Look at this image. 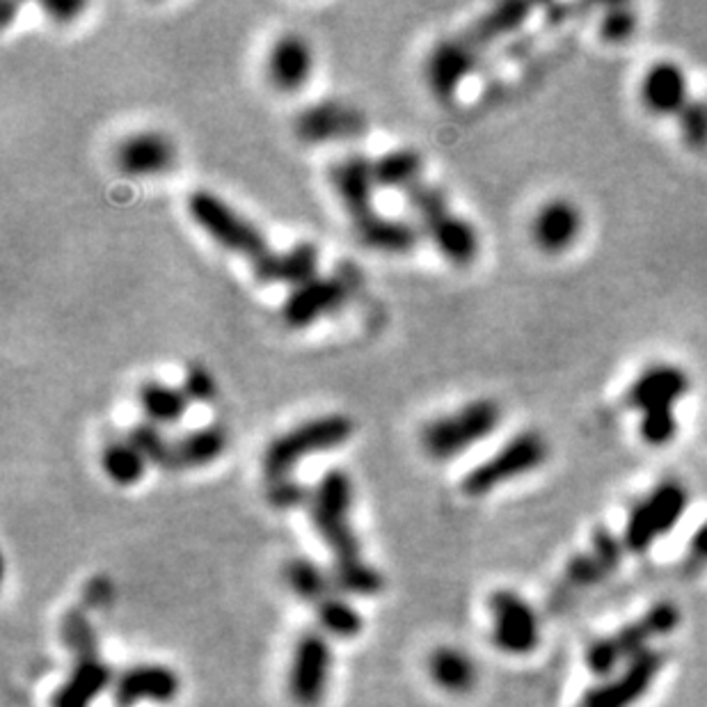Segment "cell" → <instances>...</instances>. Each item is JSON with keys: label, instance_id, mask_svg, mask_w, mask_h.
I'll return each mask as SVG.
<instances>
[{"label": "cell", "instance_id": "obj_1", "mask_svg": "<svg viewBox=\"0 0 707 707\" xmlns=\"http://www.w3.org/2000/svg\"><path fill=\"white\" fill-rule=\"evenodd\" d=\"M680 607L662 600L650 605L639 618L629 621L609 636H600L586 648V666L593 676L609 678L629 659L653 650V644L680 627Z\"/></svg>", "mask_w": 707, "mask_h": 707}, {"label": "cell", "instance_id": "obj_2", "mask_svg": "<svg viewBox=\"0 0 707 707\" xmlns=\"http://www.w3.org/2000/svg\"><path fill=\"white\" fill-rule=\"evenodd\" d=\"M352 500V481L344 470H328L311 490L309 520L335 563L362 559V545L350 520Z\"/></svg>", "mask_w": 707, "mask_h": 707}, {"label": "cell", "instance_id": "obj_3", "mask_svg": "<svg viewBox=\"0 0 707 707\" xmlns=\"http://www.w3.org/2000/svg\"><path fill=\"white\" fill-rule=\"evenodd\" d=\"M352 436V421L344 414H324L275 438L264 451V474L268 481L291 477L309 455L326 453L346 444Z\"/></svg>", "mask_w": 707, "mask_h": 707}, {"label": "cell", "instance_id": "obj_4", "mask_svg": "<svg viewBox=\"0 0 707 707\" xmlns=\"http://www.w3.org/2000/svg\"><path fill=\"white\" fill-rule=\"evenodd\" d=\"M502 408L498 401L477 399L451 414L433 419L421 431V447L433 461H451L500 429Z\"/></svg>", "mask_w": 707, "mask_h": 707}, {"label": "cell", "instance_id": "obj_5", "mask_svg": "<svg viewBox=\"0 0 707 707\" xmlns=\"http://www.w3.org/2000/svg\"><path fill=\"white\" fill-rule=\"evenodd\" d=\"M188 214L195 225L206 232L225 250L257 264L270 253L266 236L234 211L225 199L208 191H195L188 197Z\"/></svg>", "mask_w": 707, "mask_h": 707}, {"label": "cell", "instance_id": "obj_6", "mask_svg": "<svg viewBox=\"0 0 707 707\" xmlns=\"http://www.w3.org/2000/svg\"><path fill=\"white\" fill-rule=\"evenodd\" d=\"M547 455L550 447L539 431H522L494 451L488 461L472 468L461 488L468 498H485L504 483L539 470L547 461Z\"/></svg>", "mask_w": 707, "mask_h": 707}, {"label": "cell", "instance_id": "obj_7", "mask_svg": "<svg viewBox=\"0 0 707 707\" xmlns=\"http://www.w3.org/2000/svg\"><path fill=\"white\" fill-rule=\"evenodd\" d=\"M689 506V492L680 481H664L655 485L636 504L625 522L623 543L629 552L644 554L659 539L674 532Z\"/></svg>", "mask_w": 707, "mask_h": 707}, {"label": "cell", "instance_id": "obj_8", "mask_svg": "<svg viewBox=\"0 0 707 707\" xmlns=\"http://www.w3.org/2000/svg\"><path fill=\"white\" fill-rule=\"evenodd\" d=\"M490 642L504 655H532L541 644L539 612L513 588H494L488 595Z\"/></svg>", "mask_w": 707, "mask_h": 707}, {"label": "cell", "instance_id": "obj_9", "mask_svg": "<svg viewBox=\"0 0 707 707\" xmlns=\"http://www.w3.org/2000/svg\"><path fill=\"white\" fill-rule=\"evenodd\" d=\"M332 646L318 629L303 632L291 650L287 694L298 707H318L326 700L332 676Z\"/></svg>", "mask_w": 707, "mask_h": 707}, {"label": "cell", "instance_id": "obj_10", "mask_svg": "<svg viewBox=\"0 0 707 707\" xmlns=\"http://www.w3.org/2000/svg\"><path fill=\"white\" fill-rule=\"evenodd\" d=\"M666 666V653L653 648L629 659L614 676L591 687L577 707H634L657 683Z\"/></svg>", "mask_w": 707, "mask_h": 707}, {"label": "cell", "instance_id": "obj_11", "mask_svg": "<svg viewBox=\"0 0 707 707\" xmlns=\"http://www.w3.org/2000/svg\"><path fill=\"white\" fill-rule=\"evenodd\" d=\"M352 279L356 277H348L344 270L328 277L316 275L289 294L285 305H281V318H285L289 328L296 330L316 324L318 318L337 311L348 300L352 294Z\"/></svg>", "mask_w": 707, "mask_h": 707}, {"label": "cell", "instance_id": "obj_12", "mask_svg": "<svg viewBox=\"0 0 707 707\" xmlns=\"http://www.w3.org/2000/svg\"><path fill=\"white\" fill-rule=\"evenodd\" d=\"M182 691V678L167 664L143 662L124 668L117 674L111 689L117 707H137L150 705H170Z\"/></svg>", "mask_w": 707, "mask_h": 707}, {"label": "cell", "instance_id": "obj_13", "mask_svg": "<svg viewBox=\"0 0 707 707\" xmlns=\"http://www.w3.org/2000/svg\"><path fill=\"white\" fill-rule=\"evenodd\" d=\"M689 376L676 365H650L634 378L625 395V403L644 414L676 412L678 403L689 392Z\"/></svg>", "mask_w": 707, "mask_h": 707}, {"label": "cell", "instance_id": "obj_14", "mask_svg": "<svg viewBox=\"0 0 707 707\" xmlns=\"http://www.w3.org/2000/svg\"><path fill=\"white\" fill-rule=\"evenodd\" d=\"M625 550L627 547L623 539L614 536L609 529H595L588 550L573 554L568 563H565V571H563L565 586L584 591V588H595L597 584H603L621 568Z\"/></svg>", "mask_w": 707, "mask_h": 707}, {"label": "cell", "instance_id": "obj_15", "mask_svg": "<svg viewBox=\"0 0 707 707\" xmlns=\"http://www.w3.org/2000/svg\"><path fill=\"white\" fill-rule=\"evenodd\" d=\"M296 135L303 143L321 145L335 143V140H350L367 131V122L360 111L341 101H318L296 117Z\"/></svg>", "mask_w": 707, "mask_h": 707}, {"label": "cell", "instance_id": "obj_16", "mask_svg": "<svg viewBox=\"0 0 707 707\" xmlns=\"http://www.w3.org/2000/svg\"><path fill=\"white\" fill-rule=\"evenodd\" d=\"M483 53L461 32L458 38L440 42L427 62V81L436 99L451 101L463 85V81L472 74L479 58Z\"/></svg>", "mask_w": 707, "mask_h": 707}, {"label": "cell", "instance_id": "obj_17", "mask_svg": "<svg viewBox=\"0 0 707 707\" xmlns=\"http://www.w3.org/2000/svg\"><path fill=\"white\" fill-rule=\"evenodd\" d=\"M330 184L352 223L371 216L376 211L373 193L378 186L373 176V163H369L365 156H346L332 163Z\"/></svg>", "mask_w": 707, "mask_h": 707}, {"label": "cell", "instance_id": "obj_18", "mask_svg": "<svg viewBox=\"0 0 707 707\" xmlns=\"http://www.w3.org/2000/svg\"><path fill=\"white\" fill-rule=\"evenodd\" d=\"M314 72V51L300 34H281L266 58L268 83L281 94H296Z\"/></svg>", "mask_w": 707, "mask_h": 707}, {"label": "cell", "instance_id": "obj_19", "mask_svg": "<svg viewBox=\"0 0 707 707\" xmlns=\"http://www.w3.org/2000/svg\"><path fill=\"white\" fill-rule=\"evenodd\" d=\"M113 668L101 657L74 662L66 678L55 687L51 707H92L105 691L115 685Z\"/></svg>", "mask_w": 707, "mask_h": 707}, {"label": "cell", "instance_id": "obj_20", "mask_svg": "<svg viewBox=\"0 0 707 707\" xmlns=\"http://www.w3.org/2000/svg\"><path fill=\"white\" fill-rule=\"evenodd\" d=\"M174 145L158 131H143L122 140L115 161L126 176H156L174 165Z\"/></svg>", "mask_w": 707, "mask_h": 707}, {"label": "cell", "instance_id": "obj_21", "mask_svg": "<svg viewBox=\"0 0 707 707\" xmlns=\"http://www.w3.org/2000/svg\"><path fill=\"white\" fill-rule=\"evenodd\" d=\"M318 268V250L311 243H298L289 250L268 253L257 264H253L255 279L262 285H287L300 287L305 281L316 277Z\"/></svg>", "mask_w": 707, "mask_h": 707}, {"label": "cell", "instance_id": "obj_22", "mask_svg": "<svg viewBox=\"0 0 707 707\" xmlns=\"http://www.w3.org/2000/svg\"><path fill=\"white\" fill-rule=\"evenodd\" d=\"M584 221L580 208L568 199H552L539 208L532 223V236L545 253H563L582 234Z\"/></svg>", "mask_w": 707, "mask_h": 707}, {"label": "cell", "instance_id": "obj_23", "mask_svg": "<svg viewBox=\"0 0 707 707\" xmlns=\"http://www.w3.org/2000/svg\"><path fill=\"white\" fill-rule=\"evenodd\" d=\"M646 109L655 115H680L689 99V83L683 69L674 62H657L648 69L642 83Z\"/></svg>", "mask_w": 707, "mask_h": 707}, {"label": "cell", "instance_id": "obj_24", "mask_svg": "<svg viewBox=\"0 0 707 707\" xmlns=\"http://www.w3.org/2000/svg\"><path fill=\"white\" fill-rule=\"evenodd\" d=\"M436 250L453 266H470L479 255V234L463 218L453 214L451 208L442 211L440 216L423 223Z\"/></svg>", "mask_w": 707, "mask_h": 707}, {"label": "cell", "instance_id": "obj_25", "mask_svg": "<svg viewBox=\"0 0 707 707\" xmlns=\"http://www.w3.org/2000/svg\"><path fill=\"white\" fill-rule=\"evenodd\" d=\"M431 683L449 696H468L479 685L474 657L458 646H438L427 662Z\"/></svg>", "mask_w": 707, "mask_h": 707}, {"label": "cell", "instance_id": "obj_26", "mask_svg": "<svg viewBox=\"0 0 707 707\" xmlns=\"http://www.w3.org/2000/svg\"><path fill=\"white\" fill-rule=\"evenodd\" d=\"M356 227L358 238L371 247V250L378 253H387V255H403L410 253L412 247L419 240V232L412 223L401 221V218H392V216H382L378 211H373L371 216L352 223Z\"/></svg>", "mask_w": 707, "mask_h": 707}, {"label": "cell", "instance_id": "obj_27", "mask_svg": "<svg viewBox=\"0 0 707 707\" xmlns=\"http://www.w3.org/2000/svg\"><path fill=\"white\" fill-rule=\"evenodd\" d=\"M532 14V8L526 3H502L492 8L483 17H479L463 34L483 53L492 44L504 40L506 34H513L524 25V21Z\"/></svg>", "mask_w": 707, "mask_h": 707}, {"label": "cell", "instance_id": "obj_28", "mask_svg": "<svg viewBox=\"0 0 707 707\" xmlns=\"http://www.w3.org/2000/svg\"><path fill=\"white\" fill-rule=\"evenodd\" d=\"M176 468L197 470L216 463L227 449V433L221 427H202L176 438Z\"/></svg>", "mask_w": 707, "mask_h": 707}, {"label": "cell", "instance_id": "obj_29", "mask_svg": "<svg viewBox=\"0 0 707 707\" xmlns=\"http://www.w3.org/2000/svg\"><path fill=\"white\" fill-rule=\"evenodd\" d=\"M281 577H285L287 588L309 607H316L318 603H324L328 595L335 593L330 571H324L316 561L305 556L287 561Z\"/></svg>", "mask_w": 707, "mask_h": 707}, {"label": "cell", "instance_id": "obj_30", "mask_svg": "<svg viewBox=\"0 0 707 707\" xmlns=\"http://www.w3.org/2000/svg\"><path fill=\"white\" fill-rule=\"evenodd\" d=\"M137 403H140V410H143V414L147 417V421L156 423V427H170V423L184 419L191 406L184 390H176V387H170L156 380L140 387Z\"/></svg>", "mask_w": 707, "mask_h": 707}, {"label": "cell", "instance_id": "obj_31", "mask_svg": "<svg viewBox=\"0 0 707 707\" xmlns=\"http://www.w3.org/2000/svg\"><path fill=\"white\" fill-rule=\"evenodd\" d=\"M318 632H324L332 639H356V636L365 629V618L360 609L350 603V600L341 593L328 595L324 603L314 607Z\"/></svg>", "mask_w": 707, "mask_h": 707}, {"label": "cell", "instance_id": "obj_32", "mask_svg": "<svg viewBox=\"0 0 707 707\" xmlns=\"http://www.w3.org/2000/svg\"><path fill=\"white\" fill-rule=\"evenodd\" d=\"M332 586L346 597H373L385 588V575L365 556L332 563Z\"/></svg>", "mask_w": 707, "mask_h": 707}, {"label": "cell", "instance_id": "obj_33", "mask_svg": "<svg viewBox=\"0 0 707 707\" xmlns=\"http://www.w3.org/2000/svg\"><path fill=\"white\" fill-rule=\"evenodd\" d=\"M421 165H423L421 156L410 147H401L385 154L373 163L376 186L408 193L421 182Z\"/></svg>", "mask_w": 707, "mask_h": 707}, {"label": "cell", "instance_id": "obj_34", "mask_svg": "<svg viewBox=\"0 0 707 707\" xmlns=\"http://www.w3.org/2000/svg\"><path fill=\"white\" fill-rule=\"evenodd\" d=\"M147 461L129 440L105 444L101 451V470L111 483L120 488H131L143 481Z\"/></svg>", "mask_w": 707, "mask_h": 707}, {"label": "cell", "instance_id": "obj_35", "mask_svg": "<svg viewBox=\"0 0 707 707\" xmlns=\"http://www.w3.org/2000/svg\"><path fill=\"white\" fill-rule=\"evenodd\" d=\"M60 639L74 662L101 657L99 632L83 609L72 607L60 618Z\"/></svg>", "mask_w": 707, "mask_h": 707}, {"label": "cell", "instance_id": "obj_36", "mask_svg": "<svg viewBox=\"0 0 707 707\" xmlns=\"http://www.w3.org/2000/svg\"><path fill=\"white\" fill-rule=\"evenodd\" d=\"M129 442L143 453L150 465L161 470H180L176 468V442L170 440L156 423H135L129 433Z\"/></svg>", "mask_w": 707, "mask_h": 707}, {"label": "cell", "instance_id": "obj_37", "mask_svg": "<svg viewBox=\"0 0 707 707\" xmlns=\"http://www.w3.org/2000/svg\"><path fill=\"white\" fill-rule=\"evenodd\" d=\"M680 133L689 150L703 152L707 150V101L705 99H691L685 111L678 115Z\"/></svg>", "mask_w": 707, "mask_h": 707}, {"label": "cell", "instance_id": "obj_38", "mask_svg": "<svg viewBox=\"0 0 707 707\" xmlns=\"http://www.w3.org/2000/svg\"><path fill=\"white\" fill-rule=\"evenodd\" d=\"M266 500L277 511H291V509H298L305 504L309 506L311 492H307V488L303 483H298L294 477H285V479H277V481H268Z\"/></svg>", "mask_w": 707, "mask_h": 707}, {"label": "cell", "instance_id": "obj_39", "mask_svg": "<svg viewBox=\"0 0 707 707\" xmlns=\"http://www.w3.org/2000/svg\"><path fill=\"white\" fill-rule=\"evenodd\" d=\"M408 204L410 208L417 214V218L423 223H429L431 218L440 216L442 211L449 208V199L444 195V191L427 184V182H419L414 188H410L408 193Z\"/></svg>", "mask_w": 707, "mask_h": 707}, {"label": "cell", "instance_id": "obj_40", "mask_svg": "<svg viewBox=\"0 0 707 707\" xmlns=\"http://www.w3.org/2000/svg\"><path fill=\"white\" fill-rule=\"evenodd\" d=\"M680 423L676 412H655L644 414L639 421V436L650 447H666L676 440Z\"/></svg>", "mask_w": 707, "mask_h": 707}, {"label": "cell", "instance_id": "obj_41", "mask_svg": "<svg viewBox=\"0 0 707 707\" xmlns=\"http://www.w3.org/2000/svg\"><path fill=\"white\" fill-rule=\"evenodd\" d=\"M634 30H636V14L632 12V8H625V6L609 8L603 17V23H600L603 40L616 42V44L625 42Z\"/></svg>", "mask_w": 707, "mask_h": 707}, {"label": "cell", "instance_id": "obj_42", "mask_svg": "<svg viewBox=\"0 0 707 707\" xmlns=\"http://www.w3.org/2000/svg\"><path fill=\"white\" fill-rule=\"evenodd\" d=\"M182 390L188 397V401L208 403L211 399L216 397V380H214V376L208 373V369H204L202 365H191L186 369Z\"/></svg>", "mask_w": 707, "mask_h": 707}, {"label": "cell", "instance_id": "obj_43", "mask_svg": "<svg viewBox=\"0 0 707 707\" xmlns=\"http://www.w3.org/2000/svg\"><path fill=\"white\" fill-rule=\"evenodd\" d=\"M83 10L85 6L81 0H49V3H44V12L58 23L74 21Z\"/></svg>", "mask_w": 707, "mask_h": 707}, {"label": "cell", "instance_id": "obj_44", "mask_svg": "<svg viewBox=\"0 0 707 707\" xmlns=\"http://www.w3.org/2000/svg\"><path fill=\"white\" fill-rule=\"evenodd\" d=\"M689 559L696 565H707V522H703L689 541Z\"/></svg>", "mask_w": 707, "mask_h": 707}, {"label": "cell", "instance_id": "obj_45", "mask_svg": "<svg viewBox=\"0 0 707 707\" xmlns=\"http://www.w3.org/2000/svg\"><path fill=\"white\" fill-rule=\"evenodd\" d=\"M17 10H19V6L12 3V0H3V3H0V25L6 28V25L12 21V17H14Z\"/></svg>", "mask_w": 707, "mask_h": 707}]
</instances>
